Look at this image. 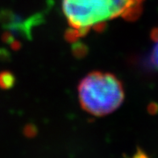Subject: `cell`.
<instances>
[{
	"label": "cell",
	"mask_w": 158,
	"mask_h": 158,
	"mask_svg": "<svg viewBox=\"0 0 158 158\" xmlns=\"http://www.w3.org/2000/svg\"><path fill=\"white\" fill-rule=\"evenodd\" d=\"M11 47L12 49L18 50V49H19V48H20L21 44H20V42H19V41H17V40H13V41H12V42L11 43Z\"/></svg>",
	"instance_id": "9c48e42d"
},
{
	"label": "cell",
	"mask_w": 158,
	"mask_h": 158,
	"mask_svg": "<svg viewBox=\"0 0 158 158\" xmlns=\"http://www.w3.org/2000/svg\"><path fill=\"white\" fill-rule=\"evenodd\" d=\"M42 14H35L29 19H24L20 16L9 10L0 11V23L11 34L31 40V30L34 26L42 22Z\"/></svg>",
	"instance_id": "3957f363"
},
{
	"label": "cell",
	"mask_w": 158,
	"mask_h": 158,
	"mask_svg": "<svg viewBox=\"0 0 158 158\" xmlns=\"http://www.w3.org/2000/svg\"><path fill=\"white\" fill-rule=\"evenodd\" d=\"M143 0H62V9L71 27L85 35L90 28L100 31L106 22L123 17L135 19Z\"/></svg>",
	"instance_id": "6da1fadb"
},
{
	"label": "cell",
	"mask_w": 158,
	"mask_h": 158,
	"mask_svg": "<svg viewBox=\"0 0 158 158\" xmlns=\"http://www.w3.org/2000/svg\"><path fill=\"white\" fill-rule=\"evenodd\" d=\"M82 108L95 116H105L117 110L124 101V89L114 75L94 71L88 74L78 86Z\"/></svg>",
	"instance_id": "7a4b0ae2"
},
{
	"label": "cell",
	"mask_w": 158,
	"mask_h": 158,
	"mask_svg": "<svg viewBox=\"0 0 158 158\" xmlns=\"http://www.w3.org/2000/svg\"><path fill=\"white\" fill-rule=\"evenodd\" d=\"M15 77L9 71H3L0 73V88L3 90H9L14 86Z\"/></svg>",
	"instance_id": "277c9868"
},
{
	"label": "cell",
	"mask_w": 158,
	"mask_h": 158,
	"mask_svg": "<svg viewBox=\"0 0 158 158\" xmlns=\"http://www.w3.org/2000/svg\"><path fill=\"white\" fill-rule=\"evenodd\" d=\"M87 52H88V48L84 43L77 41V40L76 42H74L73 46H72V53L77 58L85 57Z\"/></svg>",
	"instance_id": "8992f818"
},
{
	"label": "cell",
	"mask_w": 158,
	"mask_h": 158,
	"mask_svg": "<svg viewBox=\"0 0 158 158\" xmlns=\"http://www.w3.org/2000/svg\"><path fill=\"white\" fill-rule=\"evenodd\" d=\"M151 39L154 41L150 60L151 63L158 69V28L153 29L151 33Z\"/></svg>",
	"instance_id": "5b68a950"
},
{
	"label": "cell",
	"mask_w": 158,
	"mask_h": 158,
	"mask_svg": "<svg viewBox=\"0 0 158 158\" xmlns=\"http://www.w3.org/2000/svg\"><path fill=\"white\" fill-rule=\"evenodd\" d=\"M64 37H65V39H66L67 41L74 43V42H76L80 37H82V35L80 34L78 29L71 27V28L68 29V30L65 32Z\"/></svg>",
	"instance_id": "52a82bcc"
},
{
	"label": "cell",
	"mask_w": 158,
	"mask_h": 158,
	"mask_svg": "<svg viewBox=\"0 0 158 158\" xmlns=\"http://www.w3.org/2000/svg\"><path fill=\"white\" fill-rule=\"evenodd\" d=\"M25 135L28 137H32V136H34L36 135V127L33 126V125H28L25 128V131H24Z\"/></svg>",
	"instance_id": "ba28073f"
}]
</instances>
